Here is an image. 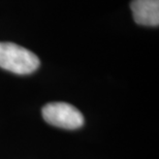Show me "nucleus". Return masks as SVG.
<instances>
[{"instance_id":"obj_3","label":"nucleus","mask_w":159,"mask_h":159,"mask_svg":"<svg viewBox=\"0 0 159 159\" xmlns=\"http://www.w3.org/2000/svg\"><path fill=\"white\" fill-rule=\"evenodd\" d=\"M133 19L138 24L157 27L159 24V0H133Z\"/></svg>"},{"instance_id":"obj_2","label":"nucleus","mask_w":159,"mask_h":159,"mask_svg":"<svg viewBox=\"0 0 159 159\" xmlns=\"http://www.w3.org/2000/svg\"><path fill=\"white\" fill-rule=\"evenodd\" d=\"M43 119L53 126L77 129L84 124V116L74 106L66 102H51L41 111Z\"/></svg>"},{"instance_id":"obj_1","label":"nucleus","mask_w":159,"mask_h":159,"mask_svg":"<svg viewBox=\"0 0 159 159\" xmlns=\"http://www.w3.org/2000/svg\"><path fill=\"white\" fill-rule=\"evenodd\" d=\"M39 66L35 54L12 43H0V67L17 75H29Z\"/></svg>"}]
</instances>
